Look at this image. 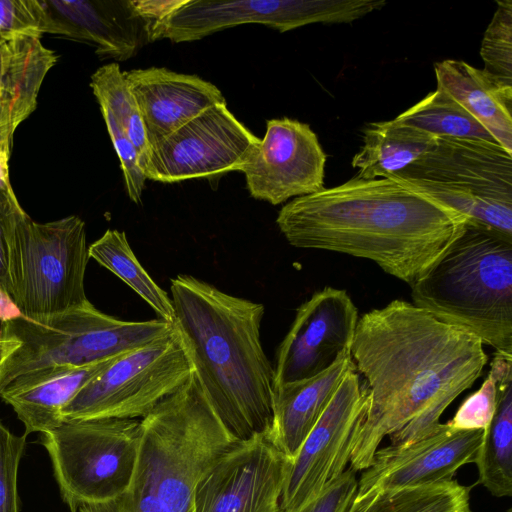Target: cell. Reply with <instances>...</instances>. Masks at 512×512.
Returning a JSON list of instances; mask_svg holds the SVG:
<instances>
[{
  "instance_id": "4",
  "label": "cell",
  "mask_w": 512,
  "mask_h": 512,
  "mask_svg": "<svg viewBox=\"0 0 512 512\" xmlns=\"http://www.w3.org/2000/svg\"><path fill=\"white\" fill-rule=\"evenodd\" d=\"M142 436L127 490L71 512H195L200 478L236 440L225 428L194 373L141 419Z\"/></svg>"
},
{
  "instance_id": "19",
  "label": "cell",
  "mask_w": 512,
  "mask_h": 512,
  "mask_svg": "<svg viewBox=\"0 0 512 512\" xmlns=\"http://www.w3.org/2000/svg\"><path fill=\"white\" fill-rule=\"evenodd\" d=\"M143 121L149 148L206 109L226 102L222 92L197 75L150 67L124 72Z\"/></svg>"
},
{
  "instance_id": "6",
  "label": "cell",
  "mask_w": 512,
  "mask_h": 512,
  "mask_svg": "<svg viewBox=\"0 0 512 512\" xmlns=\"http://www.w3.org/2000/svg\"><path fill=\"white\" fill-rule=\"evenodd\" d=\"M0 221L9 247L11 299L19 315L41 320L90 303L84 288L89 246L80 217L35 222L9 184L0 189Z\"/></svg>"
},
{
  "instance_id": "18",
  "label": "cell",
  "mask_w": 512,
  "mask_h": 512,
  "mask_svg": "<svg viewBox=\"0 0 512 512\" xmlns=\"http://www.w3.org/2000/svg\"><path fill=\"white\" fill-rule=\"evenodd\" d=\"M48 33L95 47L100 59L124 61L152 42L153 28L135 0H41Z\"/></svg>"
},
{
  "instance_id": "2",
  "label": "cell",
  "mask_w": 512,
  "mask_h": 512,
  "mask_svg": "<svg viewBox=\"0 0 512 512\" xmlns=\"http://www.w3.org/2000/svg\"><path fill=\"white\" fill-rule=\"evenodd\" d=\"M467 220L393 179L353 177L294 198L281 208L276 223L294 247L368 259L412 286Z\"/></svg>"
},
{
  "instance_id": "36",
  "label": "cell",
  "mask_w": 512,
  "mask_h": 512,
  "mask_svg": "<svg viewBox=\"0 0 512 512\" xmlns=\"http://www.w3.org/2000/svg\"><path fill=\"white\" fill-rule=\"evenodd\" d=\"M21 346V342L11 337H0V372L6 361Z\"/></svg>"
},
{
  "instance_id": "21",
  "label": "cell",
  "mask_w": 512,
  "mask_h": 512,
  "mask_svg": "<svg viewBox=\"0 0 512 512\" xmlns=\"http://www.w3.org/2000/svg\"><path fill=\"white\" fill-rule=\"evenodd\" d=\"M114 358L80 367L62 366L23 374L12 380L0 392V397L24 424L25 435L46 433L64 422L63 409Z\"/></svg>"
},
{
  "instance_id": "27",
  "label": "cell",
  "mask_w": 512,
  "mask_h": 512,
  "mask_svg": "<svg viewBox=\"0 0 512 512\" xmlns=\"http://www.w3.org/2000/svg\"><path fill=\"white\" fill-rule=\"evenodd\" d=\"M89 256L127 284L161 319L173 323L174 309L171 298L140 264L125 232L116 229L106 230L89 246Z\"/></svg>"
},
{
  "instance_id": "5",
  "label": "cell",
  "mask_w": 512,
  "mask_h": 512,
  "mask_svg": "<svg viewBox=\"0 0 512 512\" xmlns=\"http://www.w3.org/2000/svg\"><path fill=\"white\" fill-rule=\"evenodd\" d=\"M410 287L416 307L512 354V236L467 220Z\"/></svg>"
},
{
  "instance_id": "28",
  "label": "cell",
  "mask_w": 512,
  "mask_h": 512,
  "mask_svg": "<svg viewBox=\"0 0 512 512\" xmlns=\"http://www.w3.org/2000/svg\"><path fill=\"white\" fill-rule=\"evenodd\" d=\"M90 87L106 126H112L128 136L138 153L144 172L149 144L139 108L124 72L117 63L103 65L91 75Z\"/></svg>"
},
{
  "instance_id": "3",
  "label": "cell",
  "mask_w": 512,
  "mask_h": 512,
  "mask_svg": "<svg viewBox=\"0 0 512 512\" xmlns=\"http://www.w3.org/2000/svg\"><path fill=\"white\" fill-rule=\"evenodd\" d=\"M172 323L213 410L236 440L267 434L275 371L261 342V303L192 275L171 279Z\"/></svg>"
},
{
  "instance_id": "32",
  "label": "cell",
  "mask_w": 512,
  "mask_h": 512,
  "mask_svg": "<svg viewBox=\"0 0 512 512\" xmlns=\"http://www.w3.org/2000/svg\"><path fill=\"white\" fill-rule=\"evenodd\" d=\"M26 437L13 434L0 421V512H19L17 476Z\"/></svg>"
},
{
  "instance_id": "12",
  "label": "cell",
  "mask_w": 512,
  "mask_h": 512,
  "mask_svg": "<svg viewBox=\"0 0 512 512\" xmlns=\"http://www.w3.org/2000/svg\"><path fill=\"white\" fill-rule=\"evenodd\" d=\"M369 401V390L354 365L291 462L280 500L283 512L300 509L346 469Z\"/></svg>"
},
{
  "instance_id": "8",
  "label": "cell",
  "mask_w": 512,
  "mask_h": 512,
  "mask_svg": "<svg viewBox=\"0 0 512 512\" xmlns=\"http://www.w3.org/2000/svg\"><path fill=\"white\" fill-rule=\"evenodd\" d=\"M388 178L512 236V152L498 143L436 137L433 148Z\"/></svg>"
},
{
  "instance_id": "11",
  "label": "cell",
  "mask_w": 512,
  "mask_h": 512,
  "mask_svg": "<svg viewBox=\"0 0 512 512\" xmlns=\"http://www.w3.org/2000/svg\"><path fill=\"white\" fill-rule=\"evenodd\" d=\"M369 12L365 0H183L159 25L155 41L191 42L242 24L283 33L314 23L347 24Z\"/></svg>"
},
{
  "instance_id": "29",
  "label": "cell",
  "mask_w": 512,
  "mask_h": 512,
  "mask_svg": "<svg viewBox=\"0 0 512 512\" xmlns=\"http://www.w3.org/2000/svg\"><path fill=\"white\" fill-rule=\"evenodd\" d=\"M394 120L434 137L479 139L498 143L483 125L439 89L429 93Z\"/></svg>"
},
{
  "instance_id": "16",
  "label": "cell",
  "mask_w": 512,
  "mask_h": 512,
  "mask_svg": "<svg viewBox=\"0 0 512 512\" xmlns=\"http://www.w3.org/2000/svg\"><path fill=\"white\" fill-rule=\"evenodd\" d=\"M358 311L345 290L325 287L302 303L277 350L274 390L312 378L351 353Z\"/></svg>"
},
{
  "instance_id": "23",
  "label": "cell",
  "mask_w": 512,
  "mask_h": 512,
  "mask_svg": "<svg viewBox=\"0 0 512 512\" xmlns=\"http://www.w3.org/2000/svg\"><path fill=\"white\" fill-rule=\"evenodd\" d=\"M437 89L446 93L512 152V89L483 70L447 59L434 65Z\"/></svg>"
},
{
  "instance_id": "22",
  "label": "cell",
  "mask_w": 512,
  "mask_h": 512,
  "mask_svg": "<svg viewBox=\"0 0 512 512\" xmlns=\"http://www.w3.org/2000/svg\"><path fill=\"white\" fill-rule=\"evenodd\" d=\"M354 365L351 353H345L321 374L274 390L273 419L266 436L289 459H294L344 376Z\"/></svg>"
},
{
  "instance_id": "15",
  "label": "cell",
  "mask_w": 512,
  "mask_h": 512,
  "mask_svg": "<svg viewBox=\"0 0 512 512\" xmlns=\"http://www.w3.org/2000/svg\"><path fill=\"white\" fill-rule=\"evenodd\" d=\"M326 158L308 124L284 117L267 121L263 139L236 171L254 199L278 205L322 190Z\"/></svg>"
},
{
  "instance_id": "24",
  "label": "cell",
  "mask_w": 512,
  "mask_h": 512,
  "mask_svg": "<svg viewBox=\"0 0 512 512\" xmlns=\"http://www.w3.org/2000/svg\"><path fill=\"white\" fill-rule=\"evenodd\" d=\"M489 373L497 385L494 416L484 430V437L473 463L478 482L495 497L512 495V358L496 353Z\"/></svg>"
},
{
  "instance_id": "13",
  "label": "cell",
  "mask_w": 512,
  "mask_h": 512,
  "mask_svg": "<svg viewBox=\"0 0 512 512\" xmlns=\"http://www.w3.org/2000/svg\"><path fill=\"white\" fill-rule=\"evenodd\" d=\"M259 140L218 103L152 145L144 174L163 183L218 177L236 171Z\"/></svg>"
},
{
  "instance_id": "9",
  "label": "cell",
  "mask_w": 512,
  "mask_h": 512,
  "mask_svg": "<svg viewBox=\"0 0 512 512\" xmlns=\"http://www.w3.org/2000/svg\"><path fill=\"white\" fill-rule=\"evenodd\" d=\"M142 436L141 419L64 421L42 434L61 495L71 507L123 494L132 479Z\"/></svg>"
},
{
  "instance_id": "37",
  "label": "cell",
  "mask_w": 512,
  "mask_h": 512,
  "mask_svg": "<svg viewBox=\"0 0 512 512\" xmlns=\"http://www.w3.org/2000/svg\"><path fill=\"white\" fill-rule=\"evenodd\" d=\"M5 42L3 39L0 38V45Z\"/></svg>"
},
{
  "instance_id": "31",
  "label": "cell",
  "mask_w": 512,
  "mask_h": 512,
  "mask_svg": "<svg viewBox=\"0 0 512 512\" xmlns=\"http://www.w3.org/2000/svg\"><path fill=\"white\" fill-rule=\"evenodd\" d=\"M48 33V17L41 0H0V38L41 37Z\"/></svg>"
},
{
  "instance_id": "34",
  "label": "cell",
  "mask_w": 512,
  "mask_h": 512,
  "mask_svg": "<svg viewBox=\"0 0 512 512\" xmlns=\"http://www.w3.org/2000/svg\"><path fill=\"white\" fill-rule=\"evenodd\" d=\"M356 493V471L349 467L295 512H348Z\"/></svg>"
},
{
  "instance_id": "1",
  "label": "cell",
  "mask_w": 512,
  "mask_h": 512,
  "mask_svg": "<svg viewBox=\"0 0 512 512\" xmlns=\"http://www.w3.org/2000/svg\"><path fill=\"white\" fill-rule=\"evenodd\" d=\"M351 358L370 393L352 441L349 463L355 471L370 465L385 436L403 446L429 434L487 363L476 336L404 300L358 319Z\"/></svg>"
},
{
  "instance_id": "25",
  "label": "cell",
  "mask_w": 512,
  "mask_h": 512,
  "mask_svg": "<svg viewBox=\"0 0 512 512\" xmlns=\"http://www.w3.org/2000/svg\"><path fill=\"white\" fill-rule=\"evenodd\" d=\"M363 144L352 158L364 180L388 178L405 169L436 144V137L397 123L394 119L369 123L362 131Z\"/></svg>"
},
{
  "instance_id": "35",
  "label": "cell",
  "mask_w": 512,
  "mask_h": 512,
  "mask_svg": "<svg viewBox=\"0 0 512 512\" xmlns=\"http://www.w3.org/2000/svg\"><path fill=\"white\" fill-rule=\"evenodd\" d=\"M18 315L19 312L11 299L9 247L4 228L0 221V320L2 322Z\"/></svg>"
},
{
  "instance_id": "20",
  "label": "cell",
  "mask_w": 512,
  "mask_h": 512,
  "mask_svg": "<svg viewBox=\"0 0 512 512\" xmlns=\"http://www.w3.org/2000/svg\"><path fill=\"white\" fill-rule=\"evenodd\" d=\"M57 58L38 36H18L0 45L1 154L10 157L14 133L36 109L43 80Z\"/></svg>"
},
{
  "instance_id": "33",
  "label": "cell",
  "mask_w": 512,
  "mask_h": 512,
  "mask_svg": "<svg viewBox=\"0 0 512 512\" xmlns=\"http://www.w3.org/2000/svg\"><path fill=\"white\" fill-rule=\"evenodd\" d=\"M496 405L497 385L488 372L481 387L462 402L447 423L458 430H485L494 416Z\"/></svg>"
},
{
  "instance_id": "17",
  "label": "cell",
  "mask_w": 512,
  "mask_h": 512,
  "mask_svg": "<svg viewBox=\"0 0 512 512\" xmlns=\"http://www.w3.org/2000/svg\"><path fill=\"white\" fill-rule=\"evenodd\" d=\"M483 437V429L458 430L439 423L410 444L378 448L361 471L356 496L451 481L460 467L474 461Z\"/></svg>"
},
{
  "instance_id": "14",
  "label": "cell",
  "mask_w": 512,
  "mask_h": 512,
  "mask_svg": "<svg viewBox=\"0 0 512 512\" xmlns=\"http://www.w3.org/2000/svg\"><path fill=\"white\" fill-rule=\"evenodd\" d=\"M292 460L257 434L232 444L198 481L195 512H283Z\"/></svg>"
},
{
  "instance_id": "7",
  "label": "cell",
  "mask_w": 512,
  "mask_h": 512,
  "mask_svg": "<svg viewBox=\"0 0 512 512\" xmlns=\"http://www.w3.org/2000/svg\"><path fill=\"white\" fill-rule=\"evenodd\" d=\"M173 325L161 318L124 321L91 302L41 320L21 315L1 322L0 337L21 346L0 372V392L15 378L56 367H80L104 361L169 335Z\"/></svg>"
},
{
  "instance_id": "30",
  "label": "cell",
  "mask_w": 512,
  "mask_h": 512,
  "mask_svg": "<svg viewBox=\"0 0 512 512\" xmlns=\"http://www.w3.org/2000/svg\"><path fill=\"white\" fill-rule=\"evenodd\" d=\"M482 69L499 85L512 89V1H497V9L480 48Z\"/></svg>"
},
{
  "instance_id": "26",
  "label": "cell",
  "mask_w": 512,
  "mask_h": 512,
  "mask_svg": "<svg viewBox=\"0 0 512 512\" xmlns=\"http://www.w3.org/2000/svg\"><path fill=\"white\" fill-rule=\"evenodd\" d=\"M348 512H471L470 490L455 480L368 492Z\"/></svg>"
},
{
  "instance_id": "10",
  "label": "cell",
  "mask_w": 512,
  "mask_h": 512,
  "mask_svg": "<svg viewBox=\"0 0 512 512\" xmlns=\"http://www.w3.org/2000/svg\"><path fill=\"white\" fill-rule=\"evenodd\" d=\"M193 373L177 331L115 357L63 409V421L142 419Z\"/></svg>"
}]
</instances>
